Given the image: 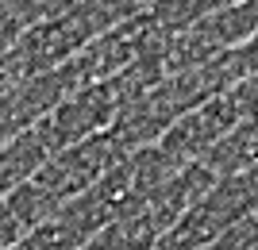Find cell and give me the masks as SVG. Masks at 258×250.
<instances>
[{"mask_svg":"<svg viewBox=\"0 0 258 250\" xmlns=\"http://www.w3.org/2000/svg\"><path fill=\"white\" fill-rule=\"evenodd\" d=\"M50 158V150H46V142L39 139V131H23L20 139H12L8 146H0V200L8 193H16L20 185H27L39 170H43V162Z\"/></svg>","mask_w":258,"mask_h":250,"instance_id":"6da1fadb","label":"cell"}]
</instances>
